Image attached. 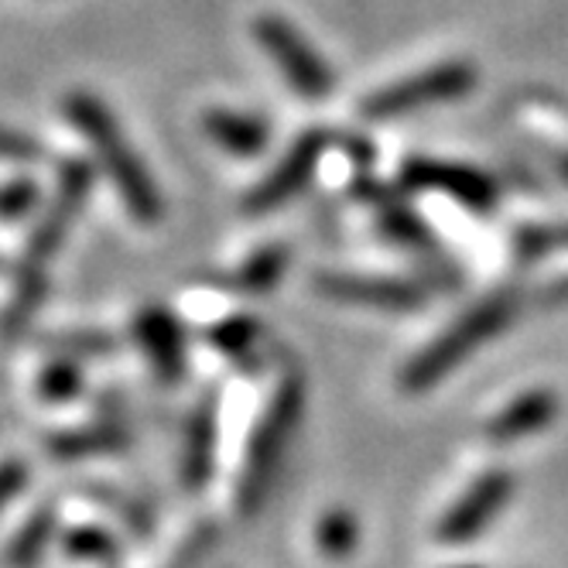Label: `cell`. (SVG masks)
Segmentation results:
<instances>
[{
    "instance_id": "6da1fadb",
    "label": "cell",
    "mask_w": 568,
    "mask_h": 568,
    "mask_svg": "<svg viewBox=\"0 0 568 568\" xmlns=\"http://www.w3.org/2000/svg\"><path fill=\"white\" fill-rule=\"evenodd\" d=\"M62 110L72 120V128L90 141L97 161L103 165L106 179L113 182L128 213L144 226H154L165 220V195L158 192L141 154L131 148L128 134L120 131L113 110L90 90H72L62 100Z\"/></svg>"
},
{
    "instance_id": "7a4b0ae2",
    "label": "cell",
    "mask_w": 568,
    "mask_h": 568,
    "mask_svg": "<svg viewBox=\"0 0 568 568\" xmlns=\"http://www.w3.org/2000/svg\"><path fill=\"white\" fill-rule=\"evenodd\" d=\"M517 315V298L510 292H497L476 302L456 322H449L428 346H422L397 374V390L404 397H418L453 377L469 356H476L486 343L497 339Z\"/></svg>"
},
{
    "instance_id": "3957f363",
    "label": "cell",
    "mask_w": 568,
    "mask_h": 568,
    "mask_svg": "<svg viewBox=\"0 0 568 568\" xmlns=\"http://www.w3.org/2000/svg\"><path fill=\"white\" fill-rule=\"evenodd\" d=\"M302 412H305V377L302 371H284L247 442V459H243L240 483H236V510L243 517H254L264 507L271 486L284 466V456H288V445L298 432Z\"/></svg>"
},
{
    "instance_id": "277c9868",
    "label": "cell",
    "mask_w": 568,
    "mask_h": 568,
    "mask_svg": "<svg viewBox=\"0 0 568 568\" xmlns=\"http://www.w3.org/2000/svg\"><path fill=\"white\" fill-rule=\"evenodd\" d=\"M476 79H479V72L473 62H463V59L438 62L415 75L397 79V83H390L384 90H374L359 103V113H363V120H371V124H381V120H397L404 113L456 103L473 93Z\"/></svg>"
},
{
    "instance_id": "5b68a950",
    "label": "cell",
    "mask_w": 568,
    "mask_h": 568,
    "mask_svg": "<svg viewBox=\"0 0 568 568\" xmlns=\"http://www.w3.org/2000/svg\"><path fill=\"white\" fill-rule=\"evenodd\" d=\"M254 38H257V45L264 49V55L284 75V83L295 90V97H302L308 103H318V100H326L333 93L336 79H333L329 62L312 49V42L292 21H284L281 14L267 11V14H261L254 21Z\"/></svg>"
},
{
    "instance_id": "8992f818",
    "label": "cell",
    "mask_w": 568,
    "mask_h": 568,
    "mask_svg": "<svg viewBox=\"0 0 568 568\" xmlns=\"http://www.w3.org/2000/svg\"><path fill=\"white\" fill-rule=\"evenodd\" d=\"M93 192V165L87 161H65L59 182H55V195L49 202L45 216L38 220V226L31 230L28 251H24V271H42L59 257L62 243L72 230V223L79 220V213L87 210V199Z\"/></svg>"
},
{
    "instance_id": "52a82bcc",
    "label": "cell",
    "mask_w": 568,
    "mask_h": 568,
    "mask_svg": "<svg viewBox=\"0 0 568 568\" xmlns=\"http://www.w3.org/2000/svg\"><path fill=\"white\" fill-rule=\"evenodd\" d=\"M329 148V134L322 131H305L302 138H295V144L284 151V158L271 169V175H264L243 199V213L247 216H267L288 202L312 182L322 154Z\"/></svg>"
},
{
    "instance_id": "ba28073f",
    "label": "cell",
    "mask_w": 568,
    "mask_h": 568,
    "mask_svg": "<svg viewBox=\"0 0 568 568\" xmlns=\"http://www.w3.org/2000/svg\"><path fill=\"white\" fill-rule=\"evenodd\" d=\"M514 494V476L507 469H486L473 479L469 490L442 514L435 538L442 545H469L490 527Z\"/></svg>"
},
{
    "instance_id": "9c48e42d",
    "label": "cell",
    "mask_w": 568,
    "mask_h": 568,
    "mask_svg": "<svg viewBox=\"0 0 568 568\" xmlns=\"http://www.w3.org/2000/svg\"><path fill=\"white\" fill-rule=\"evenodd\" d=\"M404 189L415 192H442L456 199L459 206L473 213H490L497 206V185L490 175H483L469 165H456V161H438V158H412L400 172Z\"/></svg>"
},
{
    "instance_id": "30bf717a",
    "label": "cell",
    "mask_w": 568,
    "mask_h": 568,
    "mask_svg": "<svg viewBox=\"0 0 568 568\" xmlns=\"http://www.w3.org/2000/svg\"><path fill=\"white\" fill-rule=\"evenodd\" d=\"M315 292L333 302L346 305H367V308H390L408 312L425 302V288L415 281L400 277H381V274H349V271H329L315 277Z\"/></svg>"
},
{
    "instance_id": "8fae6325",
    "label": "cell",
    "mask_w": 568,
    "mask_h": 568,
    "mask_svg": "<svg viewBox=\"0 0 568 568\" xmlns=\"http://www.w3.org/2000/svg\"><path fill=\"white\" fill-rule=\"evenodd\" d=\"M134 336L161 384H179L185 377V336L169 308H141L134 315Z\"/></svg>"
},
{
    "instance_id": "7c38bea8",
    "label": "cell",
    "mask_w": 568,
    "mask_h": 568,
    "mask_svg": "<svg viewBox=\"0 0 568 568\" xmlns=\"http://www.w3.org/2000/svg\"><path fill=\"white\" fill-rule=\"evenodd\" d=\"M216 445H220V397H202L195 412L185 422L182 438V459H179V479L189 494H199L213 479L216 466Z\"/></svg>"
},
{
    "instance_id": "4fadbf2b",
    "label": "cell",
    "mask_w": 568,
    "mask_h": 568,
    "mask_svg": "<svg viewBox=\"0 0 568 568\" xmlns=\"http://www.w3.org/2000/svg\"><path fill=\"white\" fill-rule=\"evenodd\" d=\"M558 412H561V400L555 390H548V387L524 390L514 400H507L504 408L490 418V425H486V438L497 442V445L531 438V435L551 428Z\"/></svg>"
},
{
    "instance_id": "5bb4252c",
    "label": "cell",
    "mask_w": 568,
    "mask_h": 568,
    "mask_svg": "<svg viewBox=\"0 0 568 568\" xmlns=\"http://www.w3.org/2000/svg\"><path fill=\"white\" fill-rule=\"evenodd\" d=\"M202 134H206L223 154L243 158V161L264 154V148L271 141L267 120H261L257 113L233 110V106H210V110H202Z\"/></svg>"
},
{
    "instance_id": "9a60e30c",
    "label": "cell",
    "mask_w": 568,
    "mask_h": 568,
    "mask_svg": "<svg viewBox=\"0 0 568 568\" xmlns=\"http://www.w3.org/2000/svg\"><path fill=\"white\" fill-rule=\"evenodd\" d=\"M131 445V432L116 418H97L93 425L59 432L45 442V453L62 463L75 459H97V456H116Z\"/></svg>"
},
{
    "instance_id": "2e32d148",
    "label": "cell",
    "mask_w": 568,
    "mask_h": 568,
    "mask_svg": "<svg viewBox=\"0 0 568 568\" xmlns=\"http://www.w3.org/2000/svg\"><path fill=\"white\" fill-rule=\"evenodd\" d=\"M288 271V247H261L257 254H251L236 271H230L223 277V288L236 292V295H271L277 288V281Z\"/></svg>"
},
{
    "instance_id": "e0dca14e",
    "label": "cell",
    "mask_w": 568,
    "mask_h": 568,
    "mask_svg": "<svg viewBox=\"0 0 568 568\" xmlns=\"http://www.w3.org/2000/svg\"><path fill=\"white\" fill-rule=\"evenodd\" d=\"M59 531V510L55 507H38L24 524H21V531L8 541L4 548V565L8 568H34L38 561H42L45 548L52 545Z\"/></svg>"
},
{
    "instance_id": "ac0fdd59",
    "label": "cell",
    "mask_w": 568,
    "mask_h": 568,
    "mask_svg": "<svg viewBox=\"0 0 568 568\" xmlns=\"http://www.w3.org/2000/svg\"><path fill=\"white\" fill-rule=\"evenodd\" d=\"M45 292H49L45 274L21 267L18 281H14V292L8 298V308H4V315H0V336H4V343H14L31 326V318L38 315V308H42V302H45Z\"/></svg>"
},
{
    "instance_id": "d6986e66",
    "label": "cell",
    "mask_w": 568,
    "mask_h": 568,
    "mask_svg": "<svg viewBox=\"0 0 568 568\" xmlns=\"http://www.w3.org/2000/svg\"><path fill=\"white\" fill-rule=\"evenodd\" d=\"M315 548L322 558L343 561L359 548V520L346 507H333L315 520Z\"/></svg>"
},
{
    "instance_id": "ffe728a7",
    "label": "cell",
    "mask_w": 568,
    "mask_h": 568,
    "mask_svg": "<svg viewBox=\"0 0 568 568\" xmlns=\"http://www.w3.org/2000/svg\"><path fill=\"white\" fill-rule=\"evenodd\" d=\"M38 397L45 404H65L75 400L87 387V371H83V359H72V356H55L49 359L42 374H38Z\"/></svg>"
},
{
    "instance_id": "44dd1931",
    "label": "cell",
    "mask_w": 568,
    "mask_h": 568,
    "mask_svg": "<svg viewBox=\"0 0 568 568\" xmlns=\"http://www.w3.org/2000/svg\"><path fill=\"white\" fill-rule=\"evenodd\" d=\"M371 202L377 210V223L384 226L387 236H394L397 243H408V247H422V243H428V230L408 202H397L387 192H371Z\"/></svg>"
},
{
    "instance_id": "7402d4cb",
    "label": "cell",
    "mask_w": 568,
    "mask_h": 568,
    "mask_svg": "<svg viewBox=\"0 0 568 568\" xmlns=\"http://www.w3.org/2000/svg\"><path fill=\"white\" fill-rule=\"evenodd\" d=\"M62 551L72 561H113L116 558V541L103 531V527H69L62 535Z\"/></svg>"
},
{
    "instance_id": "603a6c76",
    "label": "cell",
    "mask_w": 568,
    "mask_h": 568,
    "mask_svg": "<svg viewBox=\"0 0 568 568\" xmlns=\"http://www.w3.org/2000/svg\"><path fill=\"white\" fill-rule=\"evenodd\" d=\"M257 318L251 315H233V318H223L220 326L210 329V343L226 353V356H243L251 353V346L257 343Z\"/></svg>"
},
{
    "instance_id": "cb8c5ba5",
    "label": "cell",
    "mask_w": 568,
    "mask_h": 568,
    "mask_svg": "<svg viewBox=\"0 0 568 568\" xmlns=\"http://www.w3.org/2000/svg\"><path fill=\"white\" fill-rule=\"evenodd\" d=\"M49 346L55 349V356H72V359H83V363L116 349L113 336H103V333H62Z\"/></svg>"
},
{
    "instance_id": "d4e9b609",
    "label": "cell",
    "mask_w": 568,
    "mask_h": 568,
    "mask_svg": "<svg viewBox=\"0 0 568 568\" xmlns=\"http://www.w3.org/2000/svg\"><path fill=\"white\" fill-rule=\"evenodd\" d=\"M38 202V185L31 179H18L0 189V220H18Z\"/></svg>"
},
{
    "instance_id": "484cf974",
    "label": "cell",
    "mask_w": 568,
    "mask_h": 568,
    "mask_svg": "<svg viewBox=\"0 0 568 568\" xmlns=\"http://www.w3.org/2000/svg\"><path fill=\"white\" fill-rule=\"evenodd\" d=\"M28 479H31V469L24 459H0V514L14 504V497L24 490Z\"/></svg>"
},
{
    "instance_id": "4316f807",
    "label": "cell",
    "mask_w": 568,
    "mask_h": 568,
    "mask_svg": "<svg viewBox=\"0 0 568 568\" xmlns=\"http://www.w3.org/2000/svg\"><path fill=\"white\" fill-rule=\"evenodd\" d=\"M216 541V531L213 527H199V531L172 555V561H169V568H195V561L210 551V545Z\"/></svg>"
},
{
    "instance_id": "83f0119b",
    "label": "cell",
    "mask_w": 568,
    "mask_h": 568,
    "mask_svg": "<svg viewBox=\"0 0 568 568\" xmlns=\"http://www.w3.org/2000/svg\"><path fill=\"white\" fill-rule=\"evenodd\" d=\"M0 154H8V158H38V148L28 138L0 131Z\"/></svg>"
},
{
    "instance_id": "f1b7e54d",
    "label": "cell",
    "mask_w": 568,
    "mask_h": 568,
    "mask_svg": "<svg viewBox=\"0 0 568 568\" xmlns=\"http://www.w3.org/2000/svg\"><path fill=\"white\" fill-rule=\"evenodd\" d=\"M558 172H561V179L568 182V158H561V161H558Z\"/></svg>"
},
{
    "instance_id": "f546056e",
    "label": "cell",
    "mask_w": 568,
    "mask_h": 568,
    "mask_svg": "<svg viewBox=\"0 0 568 568\" xmlns=\"http://www.w3.org/2000/svg\"><path fill=\"white\" fill-rule=\"evenodd\" d=\"M456 568H479V565H456Z\"/></svg>"
}]
</instances>
